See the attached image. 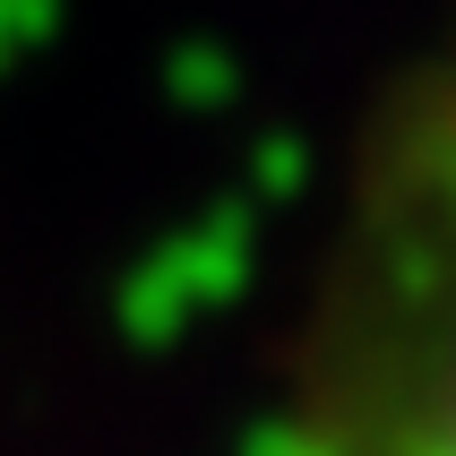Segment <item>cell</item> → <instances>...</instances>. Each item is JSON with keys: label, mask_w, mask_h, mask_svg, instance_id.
Masks as SVG:
<instances>
[{"label": "cell", "mask_w": 456, "mask_h": 456, "mask_svg": "<svg viewBox=\"0 0 456 456\" xmlns=\"http://www.w3.org/2000/svg\"><path fill=\"white\" fill-rule=\"evenodd\" d=\"M250 456H456V44L336 190Z\"/></svg>", "instance_id": "6da1fadb"}]
</instances>
